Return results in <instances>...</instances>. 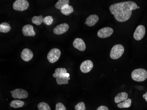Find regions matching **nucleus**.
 <instances>
[{"label": "nucleus", "mask_w": 147, "mask_h": 110, "mask_svg": "<svg viewBox=\"0 0 147 110\" xmlns=\"http://www.w3.org/2000/svg\"><path fill=\"white\" fill-rule=\"evenodd\" d=\"M138 5L132 1H124L112 4L110 6L109 11L119 22H124L130 19L132 11L138 9Z\"/></svg>", "instance_id": "obj_1"}, {"label": "nucleus", "mask_w": 147, "mask_h": 110, "mask_svg": "<svg viewBox=\"0 0 147 110\" xmlns=\"http://www.w3.org/2000/svg\"><path fill=\"white\" fill-rule=\"evenodd\" d=\"M131 78L136 82H144L147 78V71L143 68L135 69L131 73Z\"/></svg>", "instance_id": "obj_2"}, {"label": "nucleus", "mask_w": 147, "mask_h": 110, "mask_svg": "<svg viewBox=\"0 0 147 110\" xmlns=\"http://www.w3.org/2000/svg\"><path fill=\"white\" fill-rule=\"evenodd\" d=\"M124 50V47L122 45H115L111 50L110 57L113 59H118L122 57Z\"/></svg>", "instance_id": "obj_3"}, {"label": "nucleus", "mask_w": 147, "mask_h": 110, "mask_svg": "<svg viewBox=\"0 0 147 110\" xmlns=\"http://www.w3.org/2000/svg\"><path fill=\"white\" fill-rule=\"evenodd\" d=\"M61 52L58 49L54 48L51 49L47 55V59L50 63H53L59 59Z\"/></svg>", "instance_id": "obj_4"}, {"label": "nucleus", "mask_w": 147, "mask_h": 110, "mask_svg": "<svg viewBox=\"0 0 147 110\" xmlns=\"http://www.w3.org/2000/svg\"><path fill=\"white\" fill-rule=\"evenodd\" d=\"M29 4L26 0H16L13 3V9L18 11H24L28 9Z\"/></svg>", "instance_id": "obj_5"}, {"label": "nucleus", "mask_w": 147, "mask_h": 110, "mask_svg": "<svg viewBox=\"0 0 147 110\" xmlns=\"http://www.w3.org/2000/svg\"><path fill=\"white\" fill-rule=\"evenodd\" d=\"M11 97L14 99H24L28 98V93L25 90L22 88H16L10 91Z\"/></svg>", "instance_id": "obj_6"}, {"label": "nucleus", "mask_w": 147, "mask_h": 110, "mask_svg": "<svg viewBox=\"0 0 147 110\" xmlns=\"http://www.w3.org/2000/svg\"><path fill=\"white\" fill-rule=\"evenodd\" d=\"M146 29L145 27L142 25H139L136 28L134 34V38L137 40H140L142 39L145 35Z\"/></svg>", "instance_id": "obj_7"}, {"label": "nucleus", "mask_w": 147, "mask_h": 110, "mask_svg": "<svg viewBox=\"0 0 147 110\" xmlns=\"http://www.w3.org/2000/svg\"><path fill=\"white\" fill-rule=\"evenodd\" d=\"M114 32L111 27H105L99 30L97 32V36L101 38H105L110 37Z\"/></svg>", "instance_id": "obj_8"}, {"label": "nucleus", "mask_w": 147, "mask_h": 110, "mask_svg": "<svg viewBox=\"0 0 147 110\" xmlns=\"http://www.w3.org/2000/svg\"><path fill=\"white\" fill-rule=\"evenodd\" d=\"M93 67L92 61L90 60H85L80 65V70L83 73H87L91 71Z\"/></svg>", "instance_id": "obj_9"}, {"label": "nucleus", "mask_w": 147, "mask_h": 110, "mask_svg": "<svg viewBox=\"0 0 147 110\" xmlns=\"http://www.w3.org/2000/svg\"><path fill=\"white\" fill-rule=\"evenodd\" d=\"M69 26L68 24L63 23L56 26L53 29V32L57 35H61L66 33L69 30Z\"/></svg>", "instance_id": "obj_10"}, {"label": "nucleus", "mask_w": 147, "mask_h": 110, "mask_svg": "<svg viewBox=\"0 0 147 110\" xmlns=\"http://www.w3.org/2000/svg\"><path fill=\"white\" fill-rule=\"evenodd\" d=\"M22 33L24 36L30 37H34L36 34L34 30V26L30 24H26L23 26Z\"/></svg>", "instance_id": "obj_11"}, {"label": "nucleus", "mask_w": 147, "mask_h": 110, "mask_svg": "<svg viewBox=\"0 0 147 110\" xmlns=\"http://www.w3.org/2000/svg\"><path fill=\"white\" fill-rule=\"evenodd\" d=\"M73 45L76 49L80 51H84L86 49V45L84 40L80 38L75 39L73 43Z\"/></svg>", "instance_id": "obj_12"}, {"label": "nucleus", "mask_w": 147, "mask_h": 110, "mask_svg": "<svg viewBox=\"0 0 147 110\" xmlns=\"http://www.w3.org/2000/svg\"><path fill=\"white\" fill-rule=\"evenodd\" d=\"M34 54L31 50L25 48L23 49L21 53V58L24 61L29 62L33 58Z\"/></svg>", "instance_id": "obj_13"}, {"label": "nucleus", "mask_w": 147, "mask_h": 110, "mask_svg": "<svg viewBox=\"0 0 147 110\" xmlns=\"http://www.w3.org/2000/svg\"><path fill=\"white\" fill-rule=\"evenodd\" d=\"M99 18L96 15H91L86 20L85 24L89 26H94L99 21Z\"/></svg>", "instance_id": "obj_14"}, {"label": "nucleus", "mask_w": 147, "mask_h": 110, "mask_svg": "<svg viewBox=\"0 0 147 110\" xmlns=\"http://www.w3.org/2000/svg\"><path fill=\"white\" fill-rule=\"evenodd\" d=\"M128 94L126 92H120L119 94H117L115 98V102L116 104H119L121 102L124 101L128 99Z\"/></svg>", "instance_id": "obj_15"}, {"label": "nucleus", "mask_w": 147, "mask_h": 110, "mask_svg": "<svg viewBox=\"0 0 147 110\" xmlns=\"http://www.w3.org/2000/svg\"><path fill=\"white\" fill-rule=\"evenodd\" d=\"M74 11V9L72 6L69 5H66L62 7L61 12L65 16H68L71 14Z\"/></svg>", "instance_id": "obj_16"}, {"label": "nucleus", "mask_w": 147, "mask_h": 110, "mask_svg": "<svg viewBox=\"0 0 147 110\" xmlns=\"http://www.w3.org/2000/svg\"><path fill=\"white\" fill-rule=\"evenodd\" d=\"M24 105V102L20 100H13L11 102L10 106L14 108L22 107Z\"/></svg>", "instance_id": "obj_17"}, {"label": "nucleus", "mask_w": 147, "mask_h": 110, "mask_svg": "<svg viewBox=\"0 0 147 110\" xmlns=\"http://www.w3.org/2000/svg\"><path fill=\"white\" fill-rule=\"evenodd\" d=\"M11 27L9 24L4 22L0 24V32L1 33H7L9 32Z\"/></svg>", "instance_id": "obj_18"}, {"label": "nucleus", "mask_w": 147, "mask_h": 110, "mask_svg": "<svg viewBox=\"0 0 147 110\" xmlns=\"http://www.w3.org/2000/svg\"><path fill=\"white\" fill-rule=\"evenodd\" d=\"M132 104V100L130 99H126L123 102L120 103L117 105V106L120 108H129Z\"/></svg>", "instance_id": "obj_19"}, {"label": "nucleus", "mask_w": 147, "mask_h": 110, "mask_svg": "<svg viewBox=\"0 0 147 110\" xmlns=\"http://www.w3.org/2000/svg\"><path fill=\"white\" fill-rule=\"evenodd\" d=\"M43 17L42 16L40 15L39 16H34L32 18V22L36 25H40L42 23H43Z\"/></svg>", "instance_id": "obj_20"}, {"label": "nucleus", "mask_w": 147, "mask_h": 110, "mask_svg": "<svg viewBox=\"0 0 147 110\" xmlns=\"http://www.w3.org/2000/svg\"><path fill=\"white\" fill-rule=\"evenodd\" d=\"M67 72V70L64 68H57L56 69L55 71V73L53 74V77L57 78L59 75L61 74H65Z\"/></svg>", "instance_id": "obj_21"}, {"label": "nucleus", "mask_w": 147, "mask_h": 110, "mask_svg": "<svg viewBox=\"0 0 147 110\" xmlns=\"http://www.w3.org/2000/svg\"><path fill=\"white\" fill-rule=\"evenodd\" d=\"M69 0H59L56 3L55 7L56 9L61 10L62 7L66 5H69Z\"/></svg>", "instance_id": "obj_22"}, {"label": "nucleus", "mask_w": 147, "mask_h": 110, "mask_svg": "<svg viewBox=\"0 0 147 110\" xmlns=\"http://www.w3.org/2000/svg\"><path fill=\"white\" fill-rule=\"evenodd\" d=\"M70 80V77H65L63 78H56L57 83L59 85L68 84V81Z\"/></svg>", "instance_id": "obj_23"}, {"label": "nucleus", "mask_w": 147, "mask_h": 110, "mask_svg": "<svg viewBox=\"0 0 147 110\" xmlns=\"http://www.w3.org/2000/svg\"><path fill=\"white\" fill-rule=\"evenodd\" d=\"M38 108L39 110H51L48 104L45 102L40 103L38 105Z\"/></svg>", "instance_id": "obj_24"}, {"label": "nucleus", "mask_w": 147, "mask_h": 110, "mask_svg": "<svg viewBox=\"0 0 147 110\" xmlns=\"http://www.w3.org/2000/svg\"><path fill=\"white\" fill-rule=\"evenodd\" d=\"M53 19L52 16H48L44 18L43 23L47 25H51L53 24Z\"/></svg>", "instance_id": "obj_25"}, {"label": "nucleus", "mask_w": 147, "mask_h": 110, "mask_svg": "<svg viewBox=\"0 0 147 110\" xmlns=\"http://www.w3.org/2000/svg\"><path fill=\"white\" fill-rule=\"evenodd\" d=\"M75 110H86V106L83 102L78 103L77 105L75 106Z\"/></svg>", "instance_id": "obj_26"}, {"label": "nucleus", "mask_w": 147, "mask_h": 110, "mask_svg": "<svg viewBox=\"0 0 147 110\" xmlns=\"http://www.w3.org/2000/svg\"><path fill=\"white\" fill-rule=\"evenodd\" d=\"M55 110H67L65 106L61 103H58L56 105Z\"/></svg>", "instance_id": "obj_27"}, {"label": "nucleus", "mask_w": 147, "mask_h": 110, "mask_svg": "<svg viewBox=\"0 0 147 110\" xmlns=\"http://www.w3.org/2000/svg\"><path fill=\"white\" fill-rule=\"evenodd\" d=\"M96 110H109V109L107 107L102 105L98 107Z\"/></svg>", "instance_id": "obj_28"}, {"label": "nucleus", "mask_w": 147, "mask_h": 110, "mask_svg": "<svg viewBox=\"0 0 147 110\" xmlns=\"http://www.w3.org/2000/svg\"><path fill=\"white\" fill-rule=\"evenodd\" d=\"M143 97L145 99V101L147 102V92L145 94H144L143 96Z\"/></svg>", "instance_id": "obj_29"}, {"label": "nucleus", "mask_w": 147, "mask_h": 110, "mask_svg": "<svg viewBox=\"0 0 147 110\" xmlns=\"http://www.w3.org/2000/svg\"><path fill=\"white\" fill-rule=\"evenodd\" d=\"M140 8V7H139V6L138 7V9H139Z\"/></svg>", "instance_id": "obj_30"}]
</instances>
